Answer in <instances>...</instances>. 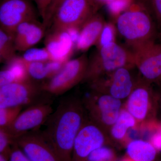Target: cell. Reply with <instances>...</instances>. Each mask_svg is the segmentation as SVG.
Masks as SVG:
<instances>
[{
	"label": "cell",
	"instance_id": "1",
	"mask_svg": "<svg viewBox=\"0 0 161 161\" xmlns=\"http://www.w3.org/2000/svg\"><path fill=\"white\" fill-rule=\"evenodd\" d=\"M82 100L70 96L60 101L41 134L60 161H71L75 139L86 117Z\"/></svg>",
	"mask_w": 161,
	"mask_h": 161
},
{
	"label": "cell",
	"instance_id": "2",
	"mask_svg": "<svg viewBox=\"0 0 161 161\" xmlns=\"http://www.w3.org/2000/svg\"><path fill=\"white\" fill-rule=\"evenodd\" d=\"M150 0H133L115 19L117 31L130 49L150 40H156L158 32Z\"/></svg>",
	"mask_w": 161,
	"mask_h": 161
},
{
	"label": "cell",
	"instance_id": "3",
	"mask_svg": "<svg viewBox=\"0 0 161 161\" xmlns=\"http://www.w3.org/2000/svg\"><path fill=\"white\" fill-rule=\"evenodd\" d=\"M124 67H135L132 51L116 42L97 48L90 60L85 81L89 83Z\"/></svg>",
	"mask_w": 161,
	"mask_h": 161
},
{
	"label": "cell",
	"instance_id": "4",
	"mask_svg": "<svg viewBox=\"0 0 161 161\" xmlns=\"http://www.w3.org/2000/svg\"><path fill=\"white\" fill-rule=\"evenodd\" d=\"M159 98V95L154 92L151 83L138 75L135 86L123 107L135 119L138 128L154 121Z\"/></svg>",
	"mask_w": 161,
	"mask_h": 161
},
{
	"label": "cell",
	"instance_id": "5",
	"mask_svg": "<svg viewBox=\"0 0 161 161\" xmlns=\"http://www.w3.org/2000/svg\"><path fill=\"white\" fill-rule=\"evenodd\" d=\"M98 9L92 0H64L52 19V31L79 30Z\"/></svg>",
	"mask_w": 161,
	"mask_h": 161
},
{
	"label": "cell",
	"instance_id": "6",
	"mask_svg": "<svg viewBox=\"0 0 161 161\" xmlns=\"http://www.w3.org/2000/svg\"><path fill=\"white\" fill-rule=\"evenodd\" d=\"M82 102L89 118L108 134L123 107L122 100L92 90Z\"/></svg>",
	"mask_w": 161,
	"mask_h": 161
},
{
	"label": "cell",
	"instance_id": "7",
	"mask_svg": "<svg viewBox=\"0 0 161 161\" xmlns=\"http://www.w3.org/2000/svg\"><path fill=\"white\" fill-rule=\"evenodd\" d=\"M88 64L85 54L68 60L58 73L41 86L42 90L50 95H63L84 80Z\"/></svg>",
	"mask_w": 161,
	"mask_h": 161
},
{
	"label": "cell",
	"instance_id": "8",
	"mask_svg": "<svg viewBox=\"0 0 161 161\" xmlns=\"http://www.w3.org/2000/svg\"><path fill=\"white\" fill-rule=\"evenodd\" d=\"M139 75L147 82L161 81V43L150 40L130 49Z\"/></svg>",
	"mask_w": 161,
	"mask_h": 161
},
{
	"label": "cell",
	"instance_id": "9",
	"mask_svg": "<svg viewBox=\"0 0 161 161\" xmlns=\"http://www.w3.org/2000/svg\"><path fill=\"white\" fill-rule=\"evenodd\" d=\"M135 67H124L90 82L91 89L120 100L128 98L135 86L137 77L132 74Z\"/></svg>",
	"mask_w": 161,
	"mask_h": 161
},
{
	"label": "cell",
	"instance_id": "10",
	"mask_svg": "<svg viewBox=\"0 0 161 161\" xmlns=\"http://www.w3.org/2000/svg\"><path fill=\"white\" fill-rule=\"evenodd\" d=\"M41 86L31 80L0 87V108H12L42 102Z\"/></svg>",
	"mask_w": 161,
	"mask_h": 161
},
{
	"label": "cell",
	"instance_id": "11",
	"mask_svg": "<svg viewBox=\"0 0 161 161\" xmlns=\"http://www.w3.org/2000/svg\"><path fill=\"white\" fill-rule=\"evenodd\" d=\"M110 141L108 133L86 117L75 139L71 161H87L93 151Z\"/></svg>",
	"mask_w": 161,
	"mask_h": 161
},
{
	"label": "cell",
	"instance_id": "12",
	"mask_svg": "<svg viewBox=\"0 0 161 161\" xmlns=\"http://www.w3.org/2000/svg\"><path fill=\"white\" fill-rule=\"evenodd\" d=\"M51 105L42 102L28 106L21 111L8 128H6L15 140L45 124L53 112Z\"/></svg>",
	"mask_w": 161,
	"mask_h": 161
},
{
	"label": "cell",
	"instance_id": "13",
	"mask_svg": "<svg viewBox=\"0 0 161 161\" xmlns=\"http://www.w3.org/2000/svg\"><path fill=\"white\" fill-rule=\"evenodd\" d=\"M36 19V12L30 0H0V27L13 37L20 24Z\"/></svg>",
	"mask_w": 161,
	"mask_h": 161
},
{
	"label": "cell",
	"instance_id": "14",
	"mask_svg": "<svg viewBox=\"0 0 161 161\" xmlns=\"http://www.w3.org/2000/svg\"><path fill=\"white\" fill-rule=\"evenodd\" d=\"M16 143L30 161H60L41 132L31 131L18 138Z\"/></svg>",
	"mask_w": 161,
	"mask_h": 161
},
{
	"label": "cell",
	"instance_id": "15",
	"mask_svg": "<svg viewBox=\"0 0 161 161\" xmlns=\"http://www.w3.org/2000/svg\"><path fill=\"white\" fill-rule=\"evenodd\" d=\"M46 27L37 19L21 23L15 31L13 38L16 50L26 52L33 48L41 41Z\"/></svg>",
	"mask_w": 161,
	"mask_h": 161
},
{
	"label": "cell",
	"instance_id": "16",
	"mask_svg": "<svg viewBox=\"0 0 161 161\" xmlns=\"http://www.w3.org/2000/svg\"><path fill=\"white\" fill-rule=\"evenodd\" d=\"M45 45L51 60L64 63L69 60L75 40L68 31H52L47 37Z\"/></svg>",
	"mask_w": 161,
	"mask_h": 161
},
{
	"label": "cell",
	"instance_id": "17",
	"mask_svg": "<svg viewBox=\"0 0 161 161\" xmlns=\"http://www.w3.org/2000/svg\"><path fill=\"white\" fill-rule=\"evenodd\" d=\"M105 23L103 18L97 13L85 22L78 30L75 43L76 49L86 51L95 45Z\"/></svg>",
	"mask_w": 161,
	"mask_h": 161
},
{
	"label": "cell",
	"instance_id": "18",
	"mask_svg": "<svg viewBox=\"0 0 161 161\" xmlns=\"http://www.w3.org/2000/svg\"><path fill=\"white\" fill-rule=\"evenodd\" d=\"M137 128L138 124L135 119L123 107L118 118L109 130L110 141L126 146L130 141L128 140L129 131Z\"/></svg>",
	"mask_w": 161,
	"mask_h": 161
},
{
	"label": "cell",
	"instance_id": "19",
	"mask_svg": "<svg viewBox=\"0 0 161 161\" xmlns=\"http://www.w3.org/2000/svg\"><path fill=\"white\" fill-rule=\"evenodd\" d=\"M127 155L133 161H154L158 151L149 141L131 140L126 145Z\"/></svg>",
	"mask_w": 161,
	"mask_h": 161
},
{
	"label": "cell",
	"instance_id": "20",
	"mask_svg": "<svg viewBox=\"0 0 161 161\" xmlns=\"http://www.w3.org/2000/svg\"><path fill=\"white\" fill-rule=\"evenodd\" d=\"M6 64V66L0 70V87L14 82L30 80L21 57L16 56Z\"/></svg>",
	"mask_w": 161,
	"mask_h": 161
},
{
	"label": "cell",
	"instance_id": "21",
	"mask_svg": "<svg viewBox=\"0 0 161 161\" xmlns=\"http://www.w3.org/2000/svg\"><path fill=\"white\" fill-rule=\"evenodd\" d=\"M20 57L27 76L31 80L36 82V81L40 80L49 79V74L47 68L46 62H30L23 60L22 57Z\"/></svg>",
	"mask_w": 161,
	"mask_h": 161
},
{
	"label": "cell",
	"instance_id": "22",
	"mask_svg": "<svg viewBox=\"0 0 161 161\" xmlns=\"http://www.w3.org/2000/svg\"><path fill=\"white\" fill-rule=\"evenodd\" d=\"M13 37L0 27V56L6 63L16 57Z\"/></svg>",
	"mask_w": 161,
	"mask_h": 161
},
{
	"label": "cell",
	"instance_id": "23",
	"mask_svg": "<svg viewBox=\"0 0 161 161\" xmlns=\"http://www.w3.org/2000/svg\"><path fill=\"white\" fill-rule=\"evenodd\" d=\"M116 26L112 22H106L97 43L95 44L97 48L116 42Z\"/></svg>",
	"mask_w": 161,
	"mask_h": 161
},
{
	"label": "cell",
	"instance_id": "24",
	"mask_svg": "<svg viewBox=\"0 0 161 161\" xmlns=\"http://www.w3.org/2000/svg\"><path fill=\"white\" fill-rule=\"evenodd\" d=\"M117 155L112 148L105 145L99 147L90 154L87 161H116Z\"/></svg>",
	"mask_w": 161,
	"mask_h": 161
},
{
	"label": "cell",
	"instance_id": "25",
	"mask_svg": "<svg viewBox=\"0 0 161 161\" xmlns=\"http://www.w3.org/2000/svg\"><path fill=\"white\" fill-rule=\"evenodd\" d=\"M23 60L30 62H46L51 60L49 53L45 47L31 48L25 52L22 56Z\"/></svg>",
	"mask_w": 161,
	"mask_h": 161
},
{
	"label": "cell",
	"instance_id": "26",
	"mask_svg": "<svg viewBox=\"0 0 161 161\" xmlns=\"http://www.w3.org/2000/svg\"><path fill=\"white\" fill-rule=\"evenodd\" d=\"M16 141L6 128H0V154L8 160Z\"/></svg>",
	"mask_w": 161,
	"mask_h": 161
},
{
	"label": "cell",
	"instance_id": "27",
	"mask_svg": "<svg viewBox=\"0 0 161 161\" xmlns=\"http://www.w3.org/2000/svg\"><path fill=\"white\" fill-rule=\"evenodd\" d=\"M22 107L12 108H0V128H8L22 111Z\"/></svg>",
	"mask_w": 161,
	"mask_h": 161
},
{
	"label": "cell",
	"instance_id": "28",
	"mask_svg": "<svg viewBox=\"0 0 161 161\" xmlns=\"http://www.w3.org/2000/svg\"><path fill=\"white\" fill-rule=\"evenodd\" d=\"M64 1V0H52L51 3L47 11L45 19L43 22V24L46 28L50 25L55 12Z\"/></svg>",
	"mask_w": 161,
	"mask_h": 161
},
{
	"label": "cell",
	"instance_id": "29",
	"mask_svg": "<svg viewBox=\"0 0 161 161\" xmlns=\"http://www.w3.org/2000/svg\"><path fill=\"white\" fill-rule=\"evenodd\" d=\"M150 5L157 26L161 31V0H150Z\"/></svg>",
	"mask_w": 161,
	"mask_h": 161
},
{
	"label": "cell",
	"instance_id": "30",
	"mask_svg": "<svg viewBox=\"0 0 161 161\" xmlns=\"http://www.w3.org/2000/svg\"><path fill=\"white\" fill-rule=\"evenodd\" d=\"M8 161H30L26 154L15 143L9 156Z\"/></svg>",
	"mask_w": 161,
	"mask_h": 161
},
{
	"label": "cell",
	"instance_id": "31",
	"mask_svg": "<svg viewBox=\"0 0 161 161\" xmlns=\"http://www.w3.org/2000/svg\"><path fill=\"white\" fill-rule=\"evenodd\" d=\"M36 5L38 12L43 20H44L47 11L52 0H33Z\"/></svg>",
	"mask_w": 161,
	"mask_h": 161
},
{
	"label": "cell",
	"instance_id": "32",
	"mask_svg": "<svg viewBox=\"0 0 161 161\" xmlns=\"http://www.w3.org/2000/svg\"><path fill=\"white\" fill-rule=\"evenodd\" d=\"M157 151H161V132L159 129L158 131L156 132L152 136L149 141Z\"/></svg>",
	"mask_w": 161,
	"mask_h": 161
},
{
	"label": "cell",
	"instance_id": "33",
	"mask_svg": "<svg viewBox=\"0 0 161 161\" xmlns=\"http://www.w3.org/2000/svg\"><path fill=\"white\" fill-rule=\"evenodd\" d=\"M119 1V0H92L93 3L98 9H99L101 6H107L109 4Z\"/></svg>",
	"mask_w": 161,
	"mask_h": 161
},
{
	"label": "cell",
	"instance_id": "34",
	"mask_svg": "<svg viewBox=\"0 0 161 161\" xmlns=\"http://www.w3.org/2000/svg\"><path fill=\"white\" fill-rule=\"evenodd\" d=\"M133 161L131 159H130V158L128 157L127 156H126L125 157H124V158L122 159L121 160H120V161Z\"/></svg>",
	"mask_w": 161,
	"mask_h": 161
},
{
	"label": "cell",
	"instance_id": "35",
	"mask_svg": "<svg viewBox=\"0 0 161 161\" xmlns=\"http://www.w3.org/2000/svg\"><path fill=\"white\" fill-rule=\"evenodd\" d=\"M0 161H8V160L4 156L0 154Z\"/></svg>",
	"mask_w": 161,
	"mask_h": 161
},
{
	"label": "cell",
	"instance_id": "36",
	"mask_svg": "<svg viewBox=\"0 0 161 161\" xmlns=\"http://www.w3.org/2000/svg\"><path fill=\"white\" fill-rule=\"evenodd\" d=\"M157 38L158 39V40H159L160 43H161V31L158 32V33L157 36Z\"/></svg>",
	"mask_w": 161,
	"mask_h": 161
},
{
	"label": "cell",
	"instance_id": "37",
	"mask_svg": "<svg viewBox=\"0 0 161 161\" xmlns=\"http://www.w3.org/2000/svg\"><path fill=\"white\" fill-rule=\"evenodd\" d=\"M5 63V62H4V61L3 60V58L0 56V63Z\"/></svg>",
	"mask_w": 161,
	"mask_h": 161
},
{
	"label": "cell",
	"instance_id": "38",
	"mask_svg": "<svg viewBox=\"0 0 161 161\" xmlns=\"http://www.w3.org/2000/svg\"><path fill=\"white\" fill-rule=\"evenodd\" d=\"M159 102H160V103L161 107V95H159Z\"/></svg>",
	"mask_w": 161,
	"mask_h": 161
},
{
	"label": "cell",
	"instance_id": "39",
	"mask_svg": "<svg viewBox=\"0 0 161 161\" xmlns=\"http://www.w3.org/2000/svg\"><path fill=\"white\" fill-rule=\"evenodd\" d=\"M159 130H160V132H161V124L160 125V127H159Z\"/></svg>",
	"mask_w": 161,
	"mask_h": 161
},
{
	"label": "cell",
	"instance_id": "40",
	"mask_svg": "<svg viewBox=\"0 0 161 161\" xmlns=\"http://www.w3.org/2000/svg\"><path fill=\"white\" fill-rule=\"evenodd\" d=\"M159 161H161V160H159Z\"/></svg>",
	"mask_w": 161,
	"mask_h": 161
},
{
	"label": "cell",
	"instance_id": "41",
	"mask_svg": "<svg viewBox=\"0 0 161 161\" xmlns=\"http://www.w3.org/2000/svg\"><path fill=\"white\" fill-rule=\"evenodd\" d=\"M160 82H161V81H160Z\"/></svg>",
	"mask_w": 161,
	"mask_h": 161
}]
</instances>
